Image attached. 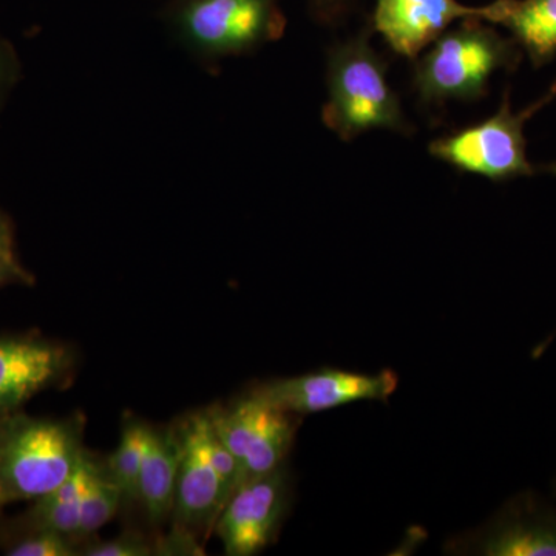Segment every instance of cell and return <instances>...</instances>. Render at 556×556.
I'll list each match as a JSON object with an SVG mask.
<instances>
[{
	"mask_svg": "<svg viewBox=\"0 0 556 556\" xmlns=\"http://www.w3.org/2000/svg\"><path fill=\"white\" fill-rule=\"evenodd\" d=\"M83 416L0 417V507L35 501L67 481L86 456Z\"/></svg>",
	"mask_w": 556,
	"mask_h": 556,
	"instance_id": "1",
	"label": "cell"
},
{
	"mask_svg": "<svg viewBox=\"0 0 556 556\" xmlns=\"http://www.w3.org/2000/svg\"><path fill=\"white\" fill-rule=\"evenodd\" d=\"M525 51L482 21H463L444 33L424 56L417 58L413 86L424 104L478 101L500 70L515 72Z\"/></svg>",
	"mask_w": 556,
	"mask_h": 556,
	"instance_id": "2",
	"label": "cell"
},
{
	"mask_svg": "<svg viewBox=\"0 0 556 556\" xmlns=\"http://www.w3.org/2000/svg\"><path fill=\"white\" fill-rule=\"evenodd\" d=\"M327 83L324 121L342 141L376 129L412 134L401 100L388 84L386 61L367 36H357L329 51Z\"/></svg>",
	"mask_w": 556,
	"mask_h": 556,
	"instance_id": "3",
	"label": "cell"
},
{
	"mask_svg": "<svg viewBox=\"0 0 556 556\" xmlns=\"http://www.w3.org/2000/svg\"><path fill=\"white\" fill-rule=\"evenodd\" d=\"M556 98V79L551 89L521 112L511 109L510 89L504 90L500 109L490 118L434 139L428 152L434 159L467 174L495 182L535 175H556L555 163H533L527 156L526 124Z\"/></svg>",
	"mask_w": 556,
	"mask_h": 556,
	"instance_id": "4",
	"label": "cell"
},
{
	"mask_svg": "<svg viewBox=\"0 0 556 556\" xmlns=\"http://www.w3.org/2000/svg\"><path fill=\"white\" fill-rule=\"evenodd\" d=\"M206 413L215 434L239 463L240 485L283 466L298 433V416L269 407L248 391Z\"/></svg>",
	"mask_w": 556,
	"mask_h": 556,
	"instance_id": "5",
	"label": "cell"
},
{
	"mask_svg": "<svg viewBox=\"0 0 556 556\" xmlns=\"http://www.w3.org/2000/svg\"><path fill=\"white\" fill-rule=\"evenodd\" d=\"M399 378L391 369L375 375L321 368L295 378L268 380L248 393L269 407L294 416L314 415L362 401L387 402L396 393Z\"/></svg>",
	"mask_w": 556,
	"mask_h": 556,
	"instance_id": "6",
	"label": "cell"
},
{
	"mask_svg": "<svg viewBox=\"0 0 556 556\" xmlns=\"http://www.w3.org/2000/svg\"><path fill=\"white\" fill-rule=\"evenodd\" d=\"M179 21L186 39L214 54L254 49L285 28L276 0H189Z\"/></svg>",
	"mask_w": 556,
	"mask_h": 556,
	"instance_id": "7",
	"label": "cell"
},
{
	"mask_svg": "<svg viewBox=\"0 0 556 556\" xmlns=\"http://www.w3.org/2000/svg\"><path fill=\"white\" fill-rule=\"evenodd\" d=\"M447 548L459 555L556 556V504L526 490Z\"/></svg>",
	"mask_w": 556,
	"mask_h": 556,
	"instance_id": "8",
	"label": "cell"
},
{
	"mask_svg": "<svg viewBox=\"0 0 556 556\" xmlns=\"http://www.w3.org/2000/svg\"><path fill=\"white\" fill-rule=\"evenodd\" d=\"M288 467L280 466L249 479L229 497L215 522V532L228 556H252L276 540L291 504Z\"/></svg>",
	"mask_w": 556,
	"mask_h": 556,
	"instance_id": "9",
	"label": "cell"
},
{
	"mask_svg": "<svg viewBox=\"0 0 556 556\" xmlns=\"http://www.w3.org/2000/svg\"><path fill=\"white\" fill-rule=\"evenodd\" d=\"M181 456H179L177 490H175V527L195 533L215 527L226 504L214 463H212L211 434L206 409L189 413L175 424Z\"/></svg>",
	"mask_w": 556,
	"mask_h": 556,
	"instance_id": "10",
	"label": "cell"
},
{
	"mask_svg": "<svg viewBox=\"0 0 556 556\" xmlns=\"http://www.w3.org/2000/svg\"><path fill=\"white\" fill-rule=\"evenodd\" d=\"M75 354L36 334L0 336V417L21 412L30 399L72 378Z\"/></svg>",
	"mask_w": 556,
	"mask_h": 556,
	"instance_id": "11",
	"label": "cell"
},
{
	"mask_svg": "<svg viewBox=\"0 0 556 556\" xmlns=\"http://www.w3.org/2000/svg\"><path fill=\"white\" fill-rule=\"evenodd\" d=\"M492 20V3L467 7L457 0H378L375 28L399 56L417 60L457 21Z\"/></svg>",
	"mask_w": 556,
	"mask_h": 556,
	"instance_id": "12",
	"label": "cell"
},
{
	"mask_svg": "<svg viewBox=\"0 0 556 556\" xmlns=\"http://www.w3.org/2000/svg\"><path fill=\"white\" fill-rule=\"evenodd\" d=\"M179 456L181 444L177 427L149 426L137 501L155 525L163 522L174 510Z\"/></svg>",
	"mask_w": 556,
	"mask_h": 556,
	"instance_id": "13",
	"label": "cell"
},
{
	"mask_svg": "<svg viewBox=\"0 0 556 556\" xmlns=\"http://www.w3.org/2000/svg\"><path fill=\"white\" fill-rule=\"evenodd\" d=\"M490 24L503 25L533 67L556 56V0H495Z\"/></svg>",
	"mask_w": 556,
	"mask_h": 556,
	"instance_id": "14",
	"label": "cell"
},
{
	"mask_svg": "<svg viewBox=\"0 0 556 556\" xmlns=\"http://www.w3.org/2000/svg\"><path fill=\"white\" fill-rule=\"evenodd\" d=\"M90 477V453L86 452L75 473L53 492L31 501V507L17 519L16 529L47 530L79 540L80 506ZM83 543V541H80Z\"/></svg>",
	"mask_w": 556,
	"mask_h": 556,
	"instance_id": "15",
	"label": "cell"
},
{
	"mask_svg": "<svg viewBox=\"0 0 556 556\" xmlns=\"http://www.w3.org/2000/svg\"><path fill=\"white\" fill-rule=\"evenodd\" d=\"M149 426L138 417L129 416L124 420L118 447L105 460L110 478L123 493L124 501H137L139 471L148 444Z\"/></svg>",
	"mask_w": 556,
	"mask_h": 556,
	"instance_id": "16",
	"label": "cell"
},
{
	"mask_svg": "<svg viewBox=\"0 0 556 556\" xmlns=\"http://www.w3.org/2000/svg\"><path fill=\"white\" fill-rule=\"evenodd\" d=\"M123 503V493L110 478L105 460L90 455L89 484L80 506L79 540H87L108 525Z\"/></svg>",
	"mask_w": 556,
	"mask_h": 556,
	"instance_id": "17",
	"label": "cell"
},
{
	"mask_svg": "<svg viewBox=\"0 0 556 556\" xmlns=\"http://www.w3.org/2000/svg\"><path fill=\"white\" fill-rule=\"evenodd\" d=\"M80 547L83 543L73 536L13 527V535H7L2 548L9 556H76Z\"/></svg>",
	"mask_w": 556,
	"mask_h": 556,
	"instance_id": "18",
	"label": "cell"
},
{
	"mask_svg": "<svg viewBox=\"0 0 556 556\" xmlns=\"http://www.w3.org/2000/svg\"><path fill=\"white\" fill-rule=\"evenodd\" d=\"M80 555L86 556H152L156 555L155 541L141 533H124L115 540L94 541L80 547Z\"/></svg>",
	"mask_w": 556,
	"mask_h": 556,
	"instance_id": "19",
	"label": "cell"
},
{
	"mask_svg": "<svg viewBox=\"0 0 556 556\" xmlns=\"http://www.w3.org/2000/svg\"><path fill=\"white\" fill-rule=\"evenodd\" d=\"M13 283H31V276L22 268L17 258L0 255V288Z\"/></svg>",
	"mask_w": 556,
	"mask_h": 556,
	"instance_id": "20",
	"label": "cell"
},
{
	"mask_svg": "<svg viewBox=\"0 0 556 556\" xmlns=\"http://www.w3.org/2000/svg\"><path fill=\"white\" fill-rule=\"evenodd\" d=\"M14 76H16V61L14 54L11 53L7 43L0 40V102L5 97L7 90L13 84Z\"/></svg>",
	"mask_w": 556,
	"mask_h": 556,
	"instance_id": "21",
	"label": "cell"
},
{
	"mask_svg": "<svg viewBox=\"0 0 556 556\" xmlns=\"http://www.w3.org/2000/svg\"><path fill=\"white\" fill-rule=\"evenodd\" d=\"M0 255L3 257L16 258L14 254L13 232L9 219L0 211Z\"/></svg>",
	"mask_w": 556,
	"mask_h": 556,
	"instance_id": "22",
	"label": "cell"
},
{
	"mask_svg": "<svg viewBox=\"0 0 556 556\" xmlns=\"http://www.w3.org/2000/svg\"><path fill=\"white\" fill-rule=\"evenodd\" d=\"M556 338V329L554 332H552L551 336H548V338L546 340H543V342L540 343V345H538L535 348V351H533V357H540L541 354L544 353V351L547 350L548 345H551L552 342H554V339Z\"/></svg>",
	"mask_w": 556,
	"mask_h": 556,
	"instance_id": "23",
	"label": "cell"
},
{
	"mask_svg": "<svg viewBox=\"0 0 556 556\" xmlns=\"http://www.w3.org/2000/svg\"><path fill=\"white\" fill-rule=\"evenodd\" d=\"M554 496H555V500H556V475H555V478H554Z\"/></svg>",
	"mask_w": 556,
	"mask_h": 556,
	"instance_id": "24",
	"label": "cell"
},
{
	"mask_svg": "<svg viewBox=\"0 0 556 556\" xmlns=\"http://www.w3.org/2000/svg\"><path fill=\"white\" fill-rule=\"evenodd\" d=\"M321 2L329 3V2H336V0H321Z\"/></svg>",
	"mask_w": 556,
	"mask_h": 556,
	"instance_id": "25",
	"label": "cell"
}]
</instances>
